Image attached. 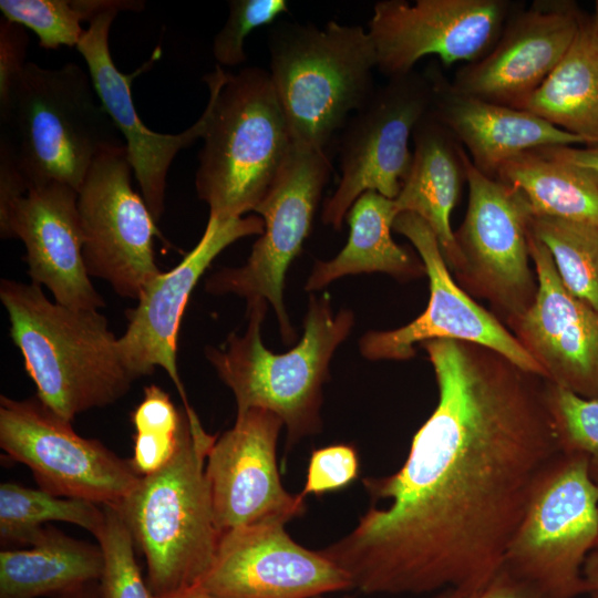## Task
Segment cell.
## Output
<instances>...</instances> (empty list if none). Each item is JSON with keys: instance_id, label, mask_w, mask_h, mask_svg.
Segmentation results:
<instances>
[{"instance_id": "d590c367", "label": "cell", "mask_w": 598, "mask_h": 598, "mask_svg": "<svg viewBox=\"0 0 598 598\" xmlns=\"http://www.w3.org/2000/svg\"><path fill=\"white\" fill-rule=\"evenodd\" d=\"M359 470V457L351 445L336 444L315 450L300 494L306 497L343 488L358 477Z\"/></svg>"}, {"instance_id": "e0dca14e", "label": "cell", "mask_w": 598, "mask_h": 598, "mask_svg": "<svg viewBox=\"0 0 598 598\" xmlns=\"http://www.w3.org/2000/svg\"><path fill=\"white\" fill-rule=\"evenodd\" d=\"M282 425L271 411L249 409L210 447L205 475L220 534L266 520L287 523L306 511L305 496L288 493L280 481L276 446Z\"/></svg>"}, {"instance_id": "5b68a950", "label": "cell", "mask_w": 598, "mask_h": 598, "mask_svg": "<svg viewBox=\"0 0 598 598\" xmlns=\"http://www.w3.org/2000/svg\"><path fill=\"white\" fill-rule=\"evenodd\" d=\"M268 301H247L245 333H230L205 354L219 379L233 391L237 414L254 408L271 411L287 429L288 445L321 427L322 385L336 349L349 336L354 316L349 309L333 313L328 293L311 296L300 342L276 354L261 341V324Z\"/></svg>"}, {"instance_id": "484cf974", "label": "cell", "mask_w": 598, "mask_h": 598, "mask_svg": "<svg viewBox=\"0 0 598 598\" xmlns=\"http://www.w3.org/2000/svg\"><path fill=\"white\" fill-rule=\"evenodd\" d=\"M30 549L0 553V598L58 596L99 581L103 555L99 545L44 527Z\"/></svg>"}, {"instance_id": "74e56055", "label": "cell", "mask_w": 598, "mask_h": 598, "mask_svg": "<svg viewBox=\"0 0 598 598\" xmlns=\"http://www.w3.org/2000/svg\"><path fill=\"white\" fill-rule=\"evenodd\" d=\"M435 598H540L528 585L520 581L506 569H502L484 587L467 590L445 588Z\"/></svg>"}, {"instance_id": "f1b7e54d", "label": "cell", "mask_w": 598, "mask_h": 598, "mask_svg": "<svg viewBox=\"0 0 598 598\" xmlns=\"http://www.w3.org/2000/svg\"><path fill=\"white\" fill-rule=\"evenodd\" d=\"M64 522L78 525L95 537L103 528L105 512L90 501L60 497L43 489L16 483L0 486V538L4 544H31L43 524Z\"/></svg>"}, {"instance_id": "8d00e7d4", "label": "cell", "mask_w": 598, "mask_h": 598, "mask_svg": "<svg viewBox=\"0 0 598 598\" xmlns=\"http://www.w3.org/2000/svg\"><path fill=\"white\" fill-rule=\"evenodd\" d=\"M28 34L22 25L8 20L0 23V117L3 118L9 106L14 83L27 62Z\"/></svg>"}, {"instance_id": "e575fe53", "label": "cell", "mask_w": 598, "mask_h": 598, "mask_svg": "<svg viewBox=\"0 0 598 598\" xmlns=\"http://www.w3.org/2000/svg\"><path fill=\"white\" fill-rule=\"evenodd\" d=\"M228 6V18L213 40V54L220 66H235L245 62L247 55L244 44L247 35L289 11L285 0H231Z\"/></svg>"}, {"instance_id": "4dcf8cb0", "label": "cell", "mask_w": 598, "mask_h": 598, "mask_svg": "<svg viewBox=\"0 0 598 598\" xmlns=\"http://www.w3.org/2000/svg\"><path fill=\"white\" fill-rule=\"evenodd\" d=\"M140 0H1L6 20L31 29L45 50L78 47L85 30L80 22L93 21L109 10L141 11Z\"/></svg>"}, {"instance_id": "9c48e42d", "label": "cell", "mask_w": 598, "mask_h": 598, "mask_svg": "<svg viewBox=\"0 0 598 598\" xmlns=\"http://www.w3.org/2000/svg\"><path fill=\"white\" fill-rule=\"evenodd\" d=\"M425 73L389 79L346 123L339 148L340 181L322 206L323 224L340 229L348 210L368 190L395 199L410 173L409 141L433 106Z\"/></svg>"}, {"instance_id": "7c38bea8", "label": "cell", "mask_w": 598, "mask_h": 598, "mask_svg": "<svg viewBox=\"0 0 598 598\" xmlns=\"http://www.w3.org/2000/svg\"><path fill=\"white\" fill-rule=\"evenodd\" d=\"M331 174L326 151L293 147L276 184L254 210L264 220L245 265L223 268L205 282L214 295L266 299L278 318L285 343L296 338L283 303L285 275L309 236L321 193Z\"/></svg>"}, {"instance_id": "44dd1931", "label": "cell", "mask_w": 598, "mask_h": 598, "mask_svg": "<svg viewBox=\"0 0 598 598\" xmlns=\"http://www.w3.org/2000/svg\"><path fill=\"white\" fill-rule=\"evenodd\" d=\"M0 234L23 241L32 282L47 287L55 302L71 309L104 307L83 260L75 189L60 183L29 188L0 212Z\"/></svg>"}, {"instance_id": "cb8c5ba5", "label": "cell", "mask_w": 598, "mask_h": 598, "mask_svg": "<svg viewBox=\"0 0 598 598\" xmlns=\"http://www.w3.org/2000/svg\"><path fill=\"white\" fill-rule=\"evenodd\" d=\"M410 173L394 199L398 213L421 217L435 234L447 267L461 271L464 259L451 226V215L467 182L468 154L432 109L412 134Z\"/></svg>"}, {"instance_id": "d6a6232c", "label": "cell", "mask_w": 598, "mask_h": 598, "mask_svg": "<svg viewBox=\"0 0 598 598\" xmlns=\"http://www.w3.org/2000/svg\"><path fill=\"white\" fill-rule=\"evenodd\" d=\"M546 396L560 452L586 456L598 485V396L584 398L549 381Z\"/></svg>"}, {"instance_id": "4fadbf2b", "label": "cell", "mask_w": 598, "mask_h": 598, "mask_svg": "<svg viewBox=\"0 0 598 598\" xmlns=\"http://www.w3.org/2000/svg\"><path fill=\"white\" fill-rule=\"evenodd\" d=\"M125 145L102 153L78 193L83 260L90 277L124 297L138 299L158 274L153 249L159 236L143 196L132 186Z\"/></svg>"}, {"instance_id": "603a6c76", "label": "cell", "mask_w": 598, "mask_h": 598, "mask_svg": "<svg viewBox=\"0 0 598 598\" xmlns=\"http://www.w3.org/2000/svg\"><path fill=\"white\" fill-rule=\"evenodd\" d=\"M433 86L435 116L463 145L472 164L496 178L509 159L529 151L586 144L540 116L456 92L433 61L424 72Z\"/></svg>"}, {"instance_id": "3957f363", "label": "cell", "mask_w": 598, "mask_h": 598, "mask_svg": "<svg viewBox=\"0 0 598 598\" xmlns=\"http://www.w3.org/2000/svg\"><path fill=\"white\" fill-rule=\"evenodd\" d=\"M209 117L195 176L197 196L221 218L254 212L293 151L289 126L269 71L233 74L220 65L203 79Z\"/></svg>"}, {"instance_id": "ac0fdd59", "label": "cell", "mask_w": 598, "mask_h": 598, "mask_svg": "<svg viewBox=\"0 0 598 598\" xmlns=\"http://www.w3.org/2000/svg\"><path fill=\"white\" fill-rule=\"evenodd\" d=\"M262 233L264 220L258 216L221 218L209 214L196 246L177 266L162 271L143 288L136 307L126 311L127 327L118 338L122 359L134 379L163 368L182 396L184 409H193L176 364L177 337L190 293L225 248Z\"/></svg>"}, {"instance_id": "836d02e7", "label": "cell", "mask_w": 598, "mask_h": 598, "mask_svg": "<svg viewBox=\"0 0 598 598\" xmlns=\"http://www.w3.org/2000/svg\"><path fill=\"white\" fill-rule=\"evenodd\" d=\"M105 522L95 537L103 555L100 598H152L135 559L132 534L111 506H103Z\"/></svg>"}, {"instance_id": "b9f144b4", "label": "cell", "mask_w": 598, "mask_h": 598, "mask_svg": "<svg viewBox=\"0 0 598 598\" xmlns=\"http://www.w3.org/2000/svg\"><path fill=\"white\" fill-rule=\"evenodd\" d=\"M157 598H214L209 594H207L204 589H202L199 586L188 588L182 591H178L176 594H172L164 597H157Z\"/></svg>"}, {"instance_id": "60d3db41", "label": "cell", "mask_w": 598, "mask_h": 598, "mask_svg": "<svg viewBox=\"0 0 598 598\" xmlns=\"http://www.w3.org/2000/svg\"><path fill=\"white\" fill-rule=\"evenodd\" d=\"M55 598H100L99 581H92L62 592Z\"/></svg>"}, {"instance_id": "83f0119b", "label": "cell", "mask_w": 598, "mask_h": 598, "mask_svg": "<svg viewBox=\"0 0 598 598\" xmlns=\"http://www.w3.org/2000/svg\"><path fill=\"white\" fill-rule=\"evenodd\" d=\"M497 179L519 189L533 214L598 227V173L540 150L507 161Z\"/></svg>"}, {"instance_id": "5bb4252c", "label": "cell", "mask_w": 598, "mask_h": 598, "mask_svg": "<svg viewBox=\"0 0 598 598\" xmlns=\"http://www.w3.org/2000/svg\"><path fill=\"white\" fill-rule=\"evenodd\" d=\"M518 8L509 0L378 1L369 22L377 68L389 79L435 55L444 66L484 58Z\"/></svg>"}, {"instance_id": "ab89813d", "label": "cell", "mask_w": 598, "mask_h": 598, "mask_svg": "<svg viewBox=\"0 0 598 598\" xmlns=\"http://www.w3.org/2000/svg\"><path fill=\"white\" fill-rule=\"evenodd\" d=\"M582 574L588 592L598 594V545L587 556Z\"/></svg>"}, {"instance_id": "ffe728a7", "label": "cell", "mask_w": 598, "mask_h": 598, "mask_svg": "<svg viewBox=\"0 0 598 598\" xmlns=\"http://www.w3.org/2000/svg\"><path fill=\"white\" fill-rule=\"evenodd\" d=\"M538 289L530 308L505 322L545 379L584 398L598 396V311L563 286L547 247L530 231Z\"/></svg>"}, {"instance_id": "52a82bcc", "label": "cell", "mask_w": 598, "mask_h": 598, "mask_svg": "<svg viewBox=\"0 0 598 598\" xmlns=\"http://www.w3.org/2000/svg\"><path fill=\"white\" fill-rule=\"evenodd\" d=\"M1 123L13 130L8 137L29 188L60 183L79 193L95 159L125 145L89 72L71 62L58 69L28 62Z\"/></svg>"}, {"instance_id": "7402d4cb", "label": "cell", "mask_w": 598, "mask_h": 598, "mask_svg": "<svg viewBox=\"0 0 598 598\" xmlns=\"http://www.w3.org/2000/svg\"><path fill=\"white\" fill-rule=\"evenodd\" d=\"M118 12L109 10L91 21L76 49L104 110L123 137L141 195L157 223L164 213L168 168L178 152L203 138L209 110L206 106L200 117L179 134L157 133L143 124L133 103L132 82L159 56V50L135 72L118 71L109 48L110 29Z\"/></svg>"}, {"instance_id": "7bdbcfd3", "label": "cell", "mask_w": 598, "mask_h": 598, "mask_svg": "<svg viewBox=\"0 0 598 598\" xmlns=\"http://www.w3.org/2000/svg\"><path fill=\"white\" fill-rule=\"evenodd\" d=\"M591 21H592V24H594L595 29L598 32V0L595 2V13H594V17H592Z\"/></svg>"}, {"instance_id": "2e32d148", "label": "cell", "mask_w": 598, "mask_h": 598, "mask_svg": "<svg viewBox=\"0 0 598 598\" xmlns=\"http://www.w3.org/2000/svg\"><path fill=\"white\" fill-rule=\"evenodd\" d=\"M285 524L266 520L223 533L198 586L214 598H318L352 588L344 570L297 544Z\"/></svg>"}, {"instance_id": "f6af8a7d", "label": "cell", "mask_w": 598, "mask_h": 598, "mask_svg": "<svg viewBox=\"0 0 598 598\" xmlns=\"http://www.w3.org/2000/svg\"><path fill=\"white\" fill-rule=\"evenodd\" d=\"M318 598H322V597H318ZM347 598H349V597H347Z\"/></svg>"}, {"instance_id": "f546056e", "label": "cell", "mask_w": 598, "mask_h": 598, "mask_svg": "<svg viewBox=\"0 0 598 598\" xmlns=\"http://www.w3.org/2000/svg\"><path fill=\"white\" fill-rule=\"evenodd\" d=\"M529 231L549 250L566 290L598 311V227L533 214Z\"/></svg>"}, {"instance_id": "7a4b0ae2", "label": "cell", "mask_w": 598, "mask_h": 598, "mask_svg": "<svg viewBox=\"0 0 598 598\" xmlns=\"http://www.w3.org/2000/svg\"><path fill=\"white\" fill-rule=\"evenodd\" d=\"M0 300L37 396L56 415L71 422L130 390L135 379L99 310L64 307L40 286L9 279L0 282Z\"/></svg>"}, {"instance_id": "6da1fadb", "label": "cell", "mask_w": 598, "mask_h": 598, "mask_svg": "<svg viewBox=\"0 0 598 598\" xmlns=\"http://www.w3.org/2000/svg\"><path fill=\"white\" fill-rule=\"evenodd\" d=\"M420 346L434 369L437 404L400 470L363 480L371 507L353 530L319 550L364 594L487 585L560 452L546 379L473 342Z\"/></svg>"}, {"instance_id": "277c9868", "label": "cell", "mask_w": 598, "mask_h": 598, "mask_svg": "<svg viewBox=\"0 0 598 598\" xmlns=\"http://www.w3.org/2000/svg\"><path fill=\"white\" fill-rule=\"evenodd\" d=\"M216 435L185 410L177 450L161 470L144 475L115 508L147 565L152 598L196 587L209 570L220 539L205 475Z\"/></svg>"}, {"instance_id": "1f68e13d", "label": "cell", "mask_w": 598, "mask_h": 598, "mask_svg": "<svg viewBox=\"0 0 598 598\" xmlns=\"http://www.w3.org/2000/svg\"><path fill=\"white\" fill-rule=\"evenodd\" d=\"M185 409L178 410L158 385L144 389V396L132 413L135 429L132 464L142 475L152 474L174 456L184 423Z\"/></svg>"}, {"instance_id": "9a60e30c", "label": "cell", "mask_w": 598, "mask_h": 598, "mask_svg": "<svg viewBox=\"0 0 598 598\" xmlns=\"http://www.w3.org/2000/svg\"><path fill=\"white\" fill-rule=\"evenodd\" d=\"M393 230L405 236L419 252L430 281V299L424 312L406 326L367 332L359 341L360 353L365 359L409 360L415 355V343L452 339L489 348L545 379L540 365L498 318L455 283L435 234L421 217L400 213Z\"/></svg>"}, {"instance_id": "30bf717a", "label": "cell", "mask_w": 598, "mask_h": 598, "mask_svg": "<svg viewBox=\"0 0 598 598\" xmlns=\"http://www.w3.org/2000/svg\"><path fill=\"white\" fill-rule=\"evenodd\" d=\"M466 167L468 204L454 231L464 264L456 277L507 322L530 308L538 289L528 264L533 210L519 189L484 175L470 156Z\"/></svg>"}, {"instance_id": "f35d334b", "label": "cell", "mask_w": 598, "mask_h": 598, "mask_svg": "<svg viewBox=\"0 0 598 598\" xmlns=\"http://www.w3.org/2000/svg\"><path fill=\"white\" fill-rule=\"evenodd\" d=\"M538 150L553 157L590 168L598 173V145L584 148L576 146H554Z\"/></svg>"}, {"instance_id": "d6986e66", "label": "cell", "mask_w": 598, "mask_h": 598, "mask_svg": "<svg viewBox=\"0 0 598 598\" xmlns=\"http://www.w3.org/2000/svg\"><path fill=\"white\" fill-rule=\"evenodd\" d=\"M577 6L536 0L508 18L494 48L460 68L451 86L486 102L520 109L563 60L582 22Z\"/></svg>"}, {"instance_id": "ee69618b", "label": "cell", "mask_w": 598, "mask_h": 598, "mask_svg": "<svg viewBox=\"0 0 598 598\" xmlns=\"http://www.w3.org/2000/svg\"><path fill=\"white\" fill-rule=\"evenodd\" d=\"M592 598H598V594H591Z\"/></svg>"}, {"instance_id": "d4e9b609", "label": "cell", "mask_w": 598, "mask_h": 598, "mask_svg": "<svg viewBox=\"0 0 598 598\" xmlns=\"http://www.w3.org/2000/svg\"><path fill=\"white\" fill-rule=\"evenodd\" d=\"M399 215L394 199L377 192L361 194L347 213L350 227L343 249L331 260L316 261L305 289L316 291L348 275L384 272L400 280L425 274L422 260L391 236Z\"/></svg>"}, {"instance_id": "8992f818", "label": "cell", "mask_w": 598, "mask_h": 598, "mask_svg": "<svg viewBox=\"0 0 598 598\" xmlns=\"http://www.w3.org/2000/svg\"><path fill=\"white\" fill-rule=\"evenodd\" d=\"M270 79L293 146L326 151L370 99L377 53L360 25L281 22L269 33Z\"/></svg>"}, {"instance_id": "4316f807", "label": "cell", "mask_w": 598, "mask_h": 598, "mask_svg": "<svg viewBox=\"0 0 598 598\" xmlns=\"http://www.w3.org/2000/svg\"><path fill=\"white\" fill-rule=\"evenodd\" d=\"M519 110L598 145V32L582 19L569 50Z\"/></svg>"}, {"instance_id": "ba28073f", "label": "cell", "mask_w": 598, "mask_h": 598, "mask_svg": "<svg viewBox=\"0 0 598 598\" xmlns=\"http://www.w3.org/2000/svg\"><path fill=\"white\" fill-rule=\"evenodd\" d=\"M598 545V485L588 460L559 452L539 476L503 568L540 598L588 592L582 569Z\"/></svg>"}, {"instance_id": "8fae6325", "label": "cell", "mask_w": 598, "mask_h": 598, "mask_svg": "<svg viewBox=\"0 0 598 598\" xmlns=\"http://www.w3.org/2000/svg\"><path fill=\"white\" fill-rule=\"evenodd\" d=\"M0 446L30 468L41 489L60 497L117 507L142 477L131 460L79 435L38 396L1 395Z\"/></svg>"}]
</instances>
